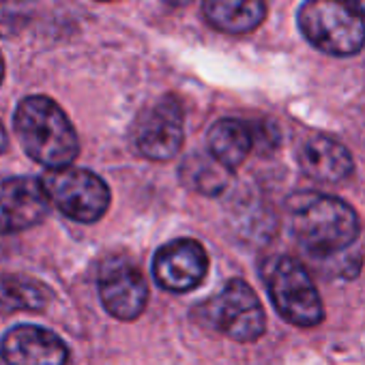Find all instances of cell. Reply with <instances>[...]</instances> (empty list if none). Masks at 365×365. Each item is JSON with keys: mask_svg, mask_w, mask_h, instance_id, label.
<instances>
[{"mask_svg": "<svg viewBox=\"0 0 365 365\" xmlns=\"http://www.w3.org/2000/svg\"><path fill=\"white\" fill-rule=\"evenodd\" d=\"M286 207L292 235L312 258L337 256L359 241V217L339 198L303 192L290 196Z\"/></svg>", "mask_w": 365, "mask_h": 365, "instance_id": "obj_1", "label": "cell"}, {"mask_svg": "<svg viewBox=\"0 0 365 365\" xmlns=\"http://www.w3.org/2000/svg\"><path fill=\"white\" fill-rule=\"evenodd\" d=\"M14 125L26 155L50 170L71 165L80 153V140L71 120L50 97H26L16 110Z\"/></svg>", "mask_w": 365, "mask_h": 365, "instance_id": "obj_2", "label": "cell"}, {"mask_svg": "<svg viewBox=\"0 0 365 365\" xmlns=\"http://www.w3.org/2000/svg\"><path fill=\"white\" fill-rule=\"evenodd\" d=\"M262 279L277 314L301 329L318 327L324 320V305L314 279L290 256H273L264 260Z\"/></svg>", "mask_w": 365, "mask_h": 365, "instance_id": "obj_3", "label": "cell"}, {"mask_svg": "<svg viewBox=\"0 0 365 365\" xmlns=\"http://www.w3.org/2000/svg\"><path fill=\"white\" fill-rule=\"evenodd\" d=\"M299 29L314 48L331 56H352L365 46V20L339 0L303 3Z\"/></svg>", "mask_w": 365, "mask_h": 365, "instance_id": "obj_4", "label": "cell"}, {"mask_svg": "<svg viewBox=\"0 0 365 365\" xmlns=\"http://www.w3.org/2000/svg\"><path fill=\"white\" fill-rule=\"evenodd\" d=\"M196 314L209 327L241 344L260 339L267 327L262 303L243 279H230L213 299L200 303Z\"/></svg>", "mask_w": 365, "mask_h": 365, "instance_id": "obj_5", "label": "cell"}, {"mask_svg": "<svg viewBox=\"0 0 365 365\" xmlns=\"http://www.w3.org/2000/svg\"><path fill=\"white\" fill-rule=\"evenodd\" d=\"M41 185L50 205L80 224L99 222L110 207V190L106 180L91 170L71 165L50 170L41 178Z\"/></svg>", "mask_w": 365, "mask_h": 365, "instance_id": "obj_6", "label": "cell"}, {"mask_svg": "<svg viewBox=\"0 0 365 365\" xmlns=\"http://www.w3.org/2000/svg\"><path fill=\"white\" fill-rule=\"evenodd\" d=\"M182 108L178 99L163 97L142 112L131 129V144L138 155L150 161H170L178 155L185 140L182 131Z\"/></svg>", "mask_w": 365, "mask_h": 365, "instance_id": "obj_7", "label": "cell"}, {"mask_svg": "<svg viewBox=\"0 0 365 365\" xmlns=\"http://www.w3.org/2000/svg\"><path fill=\"white\" fill-rule=\"evenodd\" d=\"M209 273V254L194 239H176L157 250L153 258V277L168 292L196 290Z\"/></svg>", "mask_w": 365, "mask_h": 365, "instance_id": "obj_8", "label": "cell"}, {"mask_svg": "<svg viewBox=\"0 0 365 365\" xmlns=\"http://www.w3.org/2000/svg\"><path fill=\"white\" fill-rule=\"evenodd\" d=\"M99 299L106 312L118 320H135L148 303V284L142 271L125 260H108L99 273Z\"/></svg>", "mask_w": 365, "mask_h": 365, "instance_id": "obj_9", "label": "cell"}, {"mask_svg": "<svg viewBox=\"0 0 365 365\" xmlns=\"http://www.w3.org/2000/svg\"><path fill=\"white\" fill-rule=\"evenodd\" d=\"M50 213V198L41 180L22 176L0 180V237L24 232Z\"/></svg>", "mask_w": 365, "mask_h": 365, "instance_id": "obj_10", "label": "cell"}, {"mask_svg": "<svg viewBox=\"0 0 365 365\" xmlns=\"http://www.w3.org/2000/svg\"><path fill=\"white\" fill-rule=\"evenodd\" d=\"M0 356L7 365H67L69 348L52 331L33 324H20L5 333Z\"/></svg>", "mask_w": 365, "mask_h": 365, "instance_id": "obj_11", "label": "cell"}, {"mask_svg": "<svg viewBox=\"0 0 365 365\" xmlns=\"http://www.w3.org/2000/svg\"><path fill=\"white\" fill-rule=\"evenodd\" d=\"M301 170L320 182H337L352 174L354 161L348 148L327 135H314L299 148Z\"/></svg>", "mask_w": 365, "mask_h": 365, "instance_id": "obj_12", "label": "cell"}, {"mask_svg": "<svg viewBox=\"0 0 365 365\" xmlns=\"http://www.w3.org/2000/svg\"><path fill=\"white\" fill-rule=\"evenodd\" d=\"M205 20L230 35L256 31L267 18V0H205Z\"/></svg>", "mask_w": 365, "mask_h": 365, "instance_id": "obj_13", "label": "cell"}, {"mask_svg": "<svg viewBox=\"0 0 365 365\" xmlns=\"http://www.w3.org/2000/svg\"><path fill=\"white\" fill-rule=\"evenodd\" d=\"M207 140H209V155L228 172H235L254 148L252 127L237 118L217 120L209 129Z\"/></svg>", "mask_w": 365, "mask_h": 365, "instance_id": "obj_14", "label": "cell"}, {"mask_svg": "<svg viewBox=\"0 0 365 365\" xmlns=\"http://www.w3.org/2000/svg\"><path fill=\"white\" fill-rule=\"evenodd\" d=\"M180 180L192 192L205 194V196H217L222 194L228 182H230V172L220 165L211 155H194L187 159L180 168Z\"/></svg>", "mask_w": 365, "mask_h": 365, "instance_id": "obj_15", "label": "cell"}, {"mask_svg": "<svg viewBox=\"0 0 365 365\" xmlns=\"http://www.w3.org/2000/svg\"><path fill=\"white\" fill-rule=\"evenodd\" d=\"M50 303V290L33 279L7 275L0 277V309L5 312H41Z\"/></svg>", "mask_w": 365, "mask_h": 365, "instance_id": "obj_16", "label": "cell"}, {"mask_svg": "<svg viewBox=\"0 0 365 365\" xmlns=\"http://www.w3.org/2000/svg\"><path fill=\"white\" fill-rule=\"evenodd\" d=\"M37 0H0V37L20 35L33 18Z\"/></svg>", "mask_w": 365, "mask_h": 365, "instance_id": "obj_17", "label": "cell"}, {"mask_svg": "<svg viewBox=\"0 0 365 365\" xmlns=\"http://www.w3.org/2000/svg\"><path fill=\"white\" fill-rule=\"evenodd\" d=\"M252 127V138H254V146L262 148V150H271L277 146L279 142V133L271 123H260V125H250Z\"/></svg>", "mask_w": 365, "mask_h": 365, "instance_id": "obj_18", "label": "cell"}, {"mask_svg": "<svg viewBox=\"0 0 365 365\" xmlns=\"http://www.w3.org/2000/svg\"><path fill=\"white\" fill-rule=\"evenodd\" d=\"M339 3L352 9L354 14H359L361 18H365V0H339Z\"/></svg>", "mask_w": 365, "mask_h": 365, "instance_id": "obj_19", "label": "cell"}, {"mask_svg": "<svg viewBox=\"0 0 365 365\" xmlns=\"http://www.w3.org/2000/svg\"><path fill=\"white\" fill-rule=\"evenodd\" d=\"M7 144H9V140H7V131H5L3 123H0V153L7 150Z\"/></svg>", "mask_w": 365, "mask_h": 365, "instance_id": "obj_20", "label": "cell"}, {"mask_svg": "<svg viewBox=\"0 0 365 365\" xmlns=\"http://www.w3.org/2000/svg\"><path fill=\"white\" fill-rule=\"evenodd\" d=\"M161 3H165L168 7H187L192 0H161Z\"/></svg>", "mask_w": 365, "mask_h": 365, "instance_id": "obj_21", "label": "cell"}, {"mask_svg": "<svg viewBox=\"0 0 365 365\" xmlns=\"http://www.w3.org/2000/svg\"><path fill=\"white\" fill-rule=\"evenodd\" d=\"M5 78V61H3V54H0V82Z\"/></svg>", "mask_w": 365, "mask_h": 365, "instance_id": "obj_22", "label": "cell"}, {"mask_svg": "<svg viewBox=\"0 0 365 365\" xmlns=\"http://www.w3.org/2000/svg\"><path fill=\"white\" fill-rule=\"evenodd\" d=\"M103 3H112V0H103Z\"/></svg>", "mask_w": 365, "mask_h": 365, "instance_id": "obj_23", "label": "cell"}]
</instances>
